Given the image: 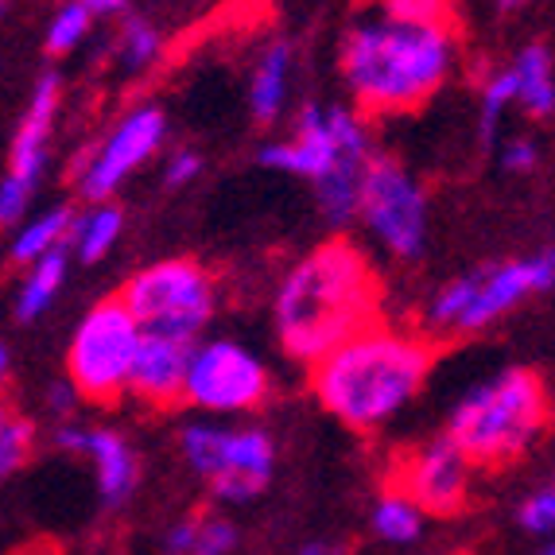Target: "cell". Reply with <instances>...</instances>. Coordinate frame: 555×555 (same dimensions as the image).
<instances>
[{"instance_id":"obj_8","label":"cell","mask_w":555,"mask_h":555,"mask_svg":"<svg viewBox=\"0 0 555 555\" xmlns=\"http://www.w3.org/2000/svg\"><path fill=\"white\" fill-rule=\"evenodd\" d=\"M358 218L392 260H420L427 249V195L400 159L373 156L361 179Z\"/></svg>"},{"instance_id":"obj_32","label":"cell","mask_w":555,"mask_h":555,"mask_svg":"<svg viewBox=\"0 0 555 555\" xmlns=\"http://www.w3.org/2000/svg\"><path fill=\"white\" fill-rule=\"evenodd\" d=\"M520 525H525L528 532H552V525H555V493H552V486H544V490L532 493V498L520 505Z\"/></svg>"},{"instance_id":"obj_19","label":"cell","mask_w":555,"mask_h":555,"mask_svg":"<svg viewBox=\"0 0 555 555\" xmlns=\"http://www.w3.org/2000/svg\"><path fill=\"white\" fill-rule=\"evenodd\" d=\"M513 82H517V105L537 120H552L555 113V70L547 43L520 47L517 63L509 66Z\"/></svg>"},{"instance_id":"obj_20","label":"cell","mask_w":555,"mask_h":555,"mask_svg":"<svg viewBox=\"0 0 555 555\" xmlns=\"http://www.w3.org/2000/svg\"><path fill=\"white\" fill-rule=\"evenodd\" d=\"M66 264H70V249H55L39 257L36 264H28L31 272L24 276V284L16 292V319L31 323V319H39L47 307L55 304V296L66 284Z\"/></svg>"},{"instance_id":"obj_3","label":"cell","mask_w":555,"mask_h":555,"mask_svg":"<svg viewBox=\"0 0 555 555\" xmlns=\"http://www.w3.org/2000/svg\"><path fill=\"white\" fill-rule=\"evenodd\" d=\"M436 358L439 346L427 334L370 323L311 365V389L334 420L373 431L424 389Z\"/></svg>"},{"instance_id":"obj_37","label":"cell","mask_w":555,"mask_h":555,"mask_svg":"<svg viewBox=\"0 0 555 555\" xmlns=\"http://www.w3.org/2000/svg\"><path fill=\"white\" fill-rule=\"evenodd\" d=\"M493 4H498L501 12H520V9H528L532 0H493Z\"/></svg>"},{"instance_id":"obj_31","label":"cell","mask_w":555,"mask_h":555,"mask_svg":"<svg viewBox=\"0 0 555 555\" xmlns=\"http://www.w3.org/2000/svg\"><path fill=\"white\" fill-rule=\"evenodd\" d=\"M233 547V525L230 520H198L195 544H191V555H225Z\"/></svg>"},{"instance_id":"obj_23","label":"cell","mask_w":555,"mask_h":555,"mask_svg":"<svg viewBox=\"0 0 555 555\" xmlns=\"http://www.w3.org/2000/svg\"><path fill=\"white\" fill-rule=\"evenodd\" d=\"M509 105H517V82H513L509 66H498L490 75L481 78V93H478V132L481 144H498L501 125H505V113Z\"/></svg>"},{"instance_id":"obj_36","label":"cell","mask_w":555,"mask_h":555,"mask_svg":"<svg viewBox=\"0 0 555 555\" xmlns=\"http://www.w3.org/2000/svg\"><path fill=\"white\" fill-rule=\"evenodd\" d=\"M78 4H86L93 16H113V12L125 9V0H78Z\"/></svg>"},{"instance_id":"obj_13","label":"cell","mask_w":555,"mask_h":555,"mask_svg":"<svg viewBox=\"0 0 555 555\" xmlns=\"http://www.w3.org/2000/svg\"><path fill=\"white\" fill-rule=\"evenodd\" d=\"M470 470L474 466L463 459V451L447 436H439L431 443H420L412 451H404V459L392 466L389 493L408 498L420 513L454 517L470 501Z\"/></svg>"},{"instance_id":"obj_18","label":"cell","mask_w":555,"mask_h":555,"mask_svg":"<svg viewBox=\"0 0 555 555\" xmlns=\"http://www.w3.org/2000/svg\"><path fill=\"white\" fill-rule=\"evenodd\" d=\"M287 86H292V43H272L257 59L249 78V109L260 125L280 120L287 105Z\"/></svg>"},{"instance_id":"obj_28","label":"cell","mask_w":555,"mask_h":555,"mask_svg":"<svg viewBox=\"0 0 555 555\" xmlns=\"http://www.w3.org/2000/svg\"><path fill=\"white\" fill-rule=\"evenodd\" d=\"M31 443H36V427L28 420H4L0 424V478L28 463Z\"/></svg>"},{"instance_id":"obj_25","label":"cell","mask_w":555,"mask_h":555,"mask_svg":"<svg viewBox=\"0 0 555 555\" xmlns=\"http://www.w3.org/2000/svg\"><path fill=\"white\" fill-rule=\"evenodd\" d=\"M159 51H164V36L156 31V24H149V20H125V28H120V39H117V59L125 63V70H144V66H152L159 59Z\"/></svg>"},{"instance_id":"obj_24","label":"cell","mask_w":555,"mask_h":555,"mask_svg":"<svg viewBox=\"0 0 555 555\" xmlns=\"http://www.w3.org/2000/svg\"><path fill=\"white\" fill-rule=\"evenodd\" d=\"M373 528H377V537L392 540V544H408V540L420 537L424 513L408 498H400V493H385L377 501V509H373Z\"/></svg>"},{"instance_id":"obj_2","label":"cell","mask_w":555,"mask_h":555,"mask_svg":"<svg viewBox=\"0 0 555 555\" xmlns=\"http://www.w3.org/2000/svg\"><path fill=\"white\" fill-rule=\"evenodd\" d=\"M380 280L370 257L350 241H326L296 260L272 299L276 338L296 361L315 365L326 350L361 326L377 323Z\"/></svg>"},{"instance_id":"obj_41","label":"cell","mask_w":555,"mask_h":555,"mask_svg":"<svg viewBox=\"0 0 555 555\" xmlns=\"http://www.w3.org/2000/svg\"><path fill=\"white\" fill-rule=\"evenodd\" d=\"M544 555H555V552H552V547H547V552H544Z\"/></svg>"},{"instance_id":"obj_4","label":"cell","mask_w":555,"mask_h":555,"mask_svg":"<svg viewBox=\"0 0 555 555\" xmlns=\"http://www.w3.org/2000/svg\"><path fill=\"white\" fill-rule=\"evenodd\" d=\"M547 424V385L537 370L513 365L481 380L454 404L451 439L470 466H509L537 443Z\"/></svg>"},{"instance_id":"obj_11","label":"cell","mask_w":555,"mask_h":555,"mask_svg":"<svg viewBox=\"0 0 555 555\" xmlns=\"http://www.w3.org/2000/svg\"><path fill=\"white\" fill-rule=\"evenodd\" d=\"M59 102H63V78L43 75L31 90L28 109L20 117L16 137H12L9 176L0 179V225H16L28 214L31 195L47 171V156H51Z\"/></svg>"},{"instance_id":"obj_10","label":"cell","mask_w":555,"mask_h":555,"mask_svg":"<svg viewBox=\"0 0 555 555\" xmlns=\"http://www.w3.org/2000/svg\"><path fill=\"white\" fill-rule=\"evenodd\" d=\"M350 149H373L370 120L346 105H304L296 117V132L272 140L260 149V164L284 176H299L315 183L331 171V164Z\"/></svg>"},{"instance_id":"obj_1","label":"cell","mask_w":555,"mask_h":555,"mask_svg":"<svg viewBox=\"0 0 555 555\" xmlns=\"http://www.w3.org/2000/svg\"><path fill=\"white\" fill-rule=\"evenodd\" d=\"M459 63L451 24L365 16L343 39L338 66L361 117H397L431 102Z\"/></svg>"},{"instance_id":"obj_14","label":"cell","mask_w":555,"mask_h":555,"mask_svg":"<svg viewBox=\"0 0 555 555\" xmlns=\"http://www.w3.org/2000/svg\"><path fill=\"white\" fill-rule=\"evenodd\" d=\"M191 350H195V343H186V338H171V334H140L129 392L137 400H144V404H156V408L176 404L179 392H183V373H186Z\"/></svg>"},{"instance_id":"obj_40","label":"cell","mask_w":555,"mask_h":555,"mask_svg":"<svg viewBox=\"0 0 555 555\" xmlns=\"http://www.w3.org/2000/svg\"><path fill=\"white\" fill-rule=\"evenodd\" d=\"M4 12H9V0H0V20H4Z\"/></svg>"},{"instance_id":"obj_29","label":"cell","mask_w":555,"mask_h":555,"mask_svg":"<svg viewBox=\"0 0 555 555\" xmlns=\"http://www.w3.org/2000/svg\"><path fill=\"white\" fill-rule=\"evenodd\" d=\"M380 12L397 20H420V24H447L451 0H385Z\"/></svg>"},{"instance_id":"obj_12","label":"cell","mask_w":555,"mask_h":555,"mask_svg":"<svg viewBox=\"0 0 555 555\" xmlns=\"http://www.w3.org/2000/svg\"><path fill=\"white\" fill-rule=\"evenodd\" d=\"M167 137V117L156 105H137L117 120V129L78 164V191L90 203H109V195L117 191L132 171L149 164Z\"/></svg>"},{"instance_id":"obj_22","label":"cell","mask_w":555,"mask_h":555,"mask_svg":"<svg viewBox=\"0 0 555 555\" xmlns=\"http://www.w3.org/2000/svg\"><path fill=\"white\" fill-rule=\"evenodd\" d=\"M70 222H75V210H70V206H51V210L36 214L31 222L20 225L16 241H12V260H16V264H36L47 253L66 249Z\"/></svg>"},{"instance_id":"obj_27","label":"cell","mask_w":555,"mask_h":555,"mask_svg":"<svg viewBox=\"0 0 555 555\" xmlns=\"http://www.w3.org/2000/svg\"><path fill=\"white\" fill-rule=\"evenodd\" d=\"M225 439H230V431H222V427H214V424H191L183 431V454H186V463L195 466V470L203 474V478H214V474H218V466H222Z\"/></svg>"},{"instance_id":"obj_16","label":"cell","mask_w":555,"mask_h":555,"mask_svg":"<svg viewBox=\"0 0 555 555\" xmlns=\"http://www.w3.org/2000/svg\"><path fill=\"white\" fill-rule=\"evenodd\" d=\"M59 447L66 451H82L93 459L98 470V490H102L105 505H120L137 486V454L117 431H86V427H63L59 431Z\"/></svg>"},{"instance_id":"obj_33","label":"cell","mask_w":555,"mask_h":555,"mask_svg":"<svg viewBox=\"0 0 555 555\" xmlns=\"http://www.w3.org/2000/svg\"><path fill=\"white\" fill-rule=\"evenodd\" d=\"M198 176H203V156H198L195 149H179L167 156V164H164L167 186H186V183H195Z\"/></svg>"},{"instance_id":"obj_21","label":"cell","mask_w":555,"mask_h":555,"mask_svg":"<svg viewBox=\"0 0 555 555\" xmlns=\"http://www.w3.org/2000/svg\"><path fill=\"white\" fill-rule=\"evenodd\" d=\"M120 230H125V218H120L117 206H113V203H93L86 214H75L66 245L75 249L78 260L93 264V260L109 257V249L117 245Z\"/></svg>"},{"instance_id":"obj_17","label":"cell","mask_w":555,"mask_h":555,"mask_svg":"<svg viewBox=\"0 0 555 555\" xmlns=\"http://www.w3.org/2000/svg\"><path fill=\"white\" fill-rule=\"evenodd\" d=\"M373 156H377L373 149H350L334 159L326 176L315 179V203L331 225H346L358 218L361 179H365V167Z\"/></svg>"},{"instance_id":"obj_38","label":"cell","mask_w":555,"mask_h":555,"mask_svg":"<svg viewBox=\"0 0 555 555\" xmlns=\"http://www.w3.org/2000/svg\"><path fill=\"white\" fill-rule=\"evenodd\" d=\"M299 555H338V552H334L331 544H307V547H304V552H299Z\"/></svg>"},{"instance_id":"obj_15","label":"cell","mask_w":555,"mask_h":555,"mask_svg":"<svg viewBox=\"0 0 555 555\" xmlns=\"http://www.w3.org/2000/svg\"><path fill=\"white\" fill-rule=\"evenodd\" d=\"M272 463H276V451H272V439L257 427H241L230 431L225 439V454L218 474L210 478L214 493L222 501H249L257 498L272 478Z\"/></svg>"},{"instance_id":"obj_6","label":"cell","mask_w":555,"mask_h":555,"mask_svg":"<svg viewBox=\"0 0 555 555\" xmlns=\"http://www.w3.org/2000/svg\"><path fill=\"white\" fill-rule=\"evenodd\" d=\"M117 299L137 319L140 334H171L195 343L214 319L218 287L198 260L167 257L140 269Z\"/></svg>"},{"instance_id":"obj_7","label":"cell","mask_w":555,"mask_h":555,"mask_svg":"<svg viewBox=\"0 0 555 555\" xmlns=\"http://www.w3.org/2000/svg\"><path fill=\"white\" fill-rule=\"evenodd\" d=\"M140 326L125 311L120 299H102L90 307L75 326L70 350H66V370H70V389L93 404H117L129 392L132 361H137Z\"/></svg>"},{"instance_id":"obj_5","label":"cell","mask_w":555,"mask_h":555,"mask_svg":"<svg viewBox=\"0 0 555 555\" xmlns=\"http://www.w3.org/2000/svg\"><path fill=\"white\" fill-rule=\"evenodd\" d=\"M555 284V253L544 249L528 260H501L481 264L474 272L454 276L431 296L424 311L427 338H466V334L490 331L498 319L517 311L528 296L547 292Z\"/></svg>"},{"instance_id":"obj_26","label":"cell","mask_w":555,"mask_h":555,"mask_svg":"<svg viewBox=\"0 0 555 555\" xmlns=\"http://www.w3.org/2000/svg\"><path fill=\"white\" fill-rule=\"evenodd\" d=\"M90 28H93V12L86 4H78V0H66L63 9L51 16V24H47V39H43L47 55H70L90 36Z\"/></svg>"},{"instance_id":"obj_34","label":"cell","mask_w":555,"mask_h":555,"mask_svg":"<svg viewBox=\"0 0 555 555\" xmlns=\"http://www.w3.org/2000/svg\"><path fill=\"white\" fill-rule=\"evenodd\" d=\"M195 532H198V520H183V525L171 528V537H167V547H171L176 555H191Z\"/></svg>"},{"instance_id":"obj_35","label":"cell","mask_w":555,"mask_h":555,"mask_svg":"<svg viewBox=\"0 0 555 555\" xmlns=\"http://www.w3.org/2000/svg\"><path fill=\"white\" fill-rule=\"evenodd\" d=\"M75 400H78V392L70 389V380H66V385H55V389H51V408H55V412H66V408H75Z\"/></svg>"},{"instance_id":"obj_30","label":"cell","mask_w":555,"mask_h":555,"mask_svg":"<svg viewBox=\"0 0 555 555\" xmlns=\"http://www.w3.org/2000/svg\"><path fill=\"white\" fill-rule=\"evenodd\" d=\"M498 152H501V167H505L509 176H532L540 167V144L532 137L501 140Z\"/></svg>"},{"instance_id":"obj_39","label":"cell","mask_w":555,"mask_h":555,"mask_svg":"<svg viewBox=\"0 0 555 555\" xmlns=\"http://www.w3.org/2000/svg\"><path fill=\"white\" fill-rule=\"evenodd\" d=\"M9 377V350H4V346H0V380Z\"/></svg>"},{"instance_id":"obj_9","label":"cell","mask_w":555,"mask_h":555,"mask_svg":"<svg viewBox=\"0 0 555 555\" xmlns=\"http://www.w3.org/2000/svg\"><path fill=\"white\" fill-rule=\"evenodd\" d=\"M269 389V370L257 353L233 338H203L186 358L179 400L214 412V416H230V412H249V408L264 404Z\"/></svg>"}]
</instances>
